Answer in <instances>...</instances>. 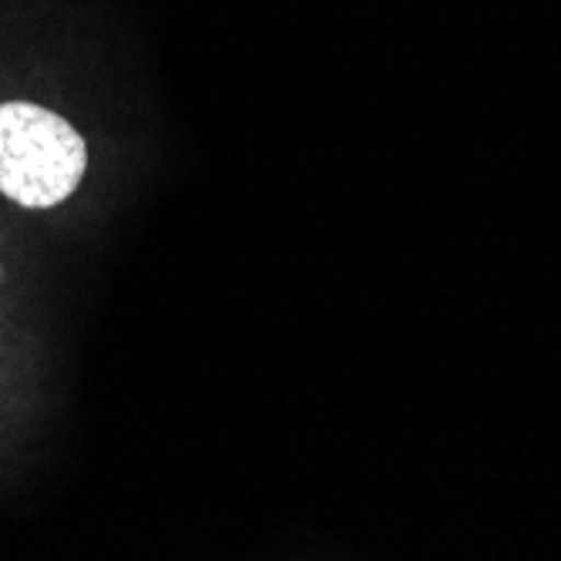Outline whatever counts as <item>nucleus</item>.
I'll use <instances>...</instances> for the list:
<instances>
[{
  "label": "nucleus",
  "instance_id": "f257e3e1",
  "mask_svg": "<svg viewBox=\"0 0 561 561\" xmlns=\"http://www.w3.org/2000/svg\"><path fill=\"white\" fill-rule=\"evenodd\" d=\"M88 169L84 138L71 122L31 101L0 105V192L27 209L65 202Z\"/></svg>",
  "mask_w": 561,
  "mask_h": 561
}]
</instances>
